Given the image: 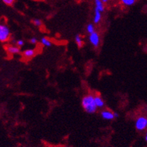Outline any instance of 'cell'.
Wrapping results in <instances>:
<instances>
[{
	"mask_svg": "<svg viewBox=\"0 0 147 147\" xmlns=\"http://www.w3.org/2000/svg\"><path fill=\"white\" fill-rule=\"evenodd\" d=\"M95 102L98 109H103L105 107V102L104 99L100 95H95Z\"/></svg>",
	"mask_w": 147,
	"mask_h": 147,
	"instance_id": "ba28073f",
	"label": "cell"
},
{
	"mask_svg": "<svg viewBox=\"0 0 147 147\" xmlns=\"http://www.w3.org/2000/svg\"><path fill=\"white\" fill-rule=\"evenodd\" d=\"M145 140H146V141L147 142V133L146 134V135H145Z\"/></svg>",
	"mask_w": 147,
	"mask_h": 147,
	"instance_id": "44dd1931",
	"label": "cell"
},
{
	"mask_svg": "<svg viewBox=\"0 0 147 147\" xmlns=\"http://www.w3.org/2000/svg\"><path fill=\"white\" fill-rule=\"evenodd\" d=\"M101 116L102 119L105 120H108V121H111V120L114 119L115 116L114 113L113 111L110 110H103L101 111Z\"/></svg>",
	"mask_w": 147,
	"mask_h": 147,
	"instance_id": "5b68a950",
	"label": "cell"
},
{
	"mask_svg": "<svg viewBox=\"0 0 147 147\" xmlns=\"http://www.w3.org/2000/svg\"><path fill=\"white\" fill-rule=\"evenodd\" d=\"M89 41L92 45L95 48H98L100 46L101 44V38H100V35L97 32H94L89 34Z\"/></svg>",
	"mask_w": 147,
	"mask_h": 147,
	"instance_id": "277c9868",
	"label": "cell"
},
{
	"mask_svg": "<svg viewBox=\"0 0 147 147\" xmlns=\"http://www.w3.org/2000/svg\"><path fill=\"white\" fill-rule=\"evenodd\" d=\"M36 53L35 49H27L23 52V56L26 59H30L36 55Z\"/></svg>",
	"mask_w": 147,
	"mask_h": 147,
	"instance_id": "8992f818",
	"label": "cell"
},
{
	"mask_svg": "<svg viewBox=\"0 0 147 147\" xmlns=\"http://www.w3.org/2000/svg\"><path fill=\"white\" fill-rule=\"evenodd\" d=\"M101 19H102V13L99 11L95 10L94 17H93V23L94 24H98L101 21Z\"/></svg>",
	"mask_w": 147,
	"mask_h": 147,
	"instance_id": "9c48e42d",
	"label": "cell"
},
{
	"mask_svg": "<svg viewBox=\"0 0 147 147\" xmlns=\"http://www.w3.org/2000/svg\"><path fill=\"white\" fill-rule=\"evenodd\" d=\"M135 128L139 131H143L147 128V118L146 116H139L135 121Z\"/></svg>",
	"mask_w": 147,
	"mask_h": 147,
	"instance_id": "3957f363",
	"label": "cell"
},
{
	"mask_svg": "<svg viewBox=\"0 0 147 147\" xmlns=\"http://www.w3.org/2000/svg\"><path fill=\"white\" fill-rule=\"evenodd\" d=\"M29 42H30L31 45H37V43H38V39H37L36 38H35V37H33V38H31L29 39Z\"/></svg>",
	"mask_w": 147,
	"mask_h": 147,
	"instance_id": "ac0fdd59",
	"label": "cell"
},
{
	"mask_svg": "<svg viewBox=\"0 0 147 147\" xmlns=\"http://www.w3.org/2000/svg\"><path fill=\"white\" fill-rule=\"evenodd\" d=\"M11 37V30L5 20L0 21V41L2 43L7 42Z\"/></svg>",
	"mask_w": 147,
	"mask_h": 147,
	"instance_id": "7a4b0ae2",
	"label": "cell"
},
{
	"mask_svg": "<svg viewBox=\"0 0 147 147\" xmlns=\"http://www.w3.org/2000/svg\"><path fill=\"white\" fill-rule=\"evenodd\" d=\"M32 23L36 27H40L42 25V22H41V20L39 19H34L32 20Z\"/></svg>",
	"mask_w": 147,
	"mask_h": 147,
	"instance_id": "9a60e30c",
	"label": "cell"
},
{
	"mask_svg": "<svg viewBox=\"0 0 147 147\" xmlns=\"http://www.w3.org/2000/svg\"><path fill=\"white\" fill-rule=\"evenodd\" d=\"M86 32H87L89 34H91V33L95 32V26H94V23H89L87 26H86Z\"/></svg>",
	"mask_w": 147,
	"mask_h": 147,
	"instance_id": "4fadbf2b",
	"label": "cell"
},
{
	"mask_svg": "<svg viewBox=\"0 0 147 147\" xmlns=\"http://www.w3.org/2000/svg\"><path fill=\"white\" fill-rule=\"evenodd\" d=\"M120 1L124 5L128 6V7L132 6L136 2V0H120Z\"/></svg>",
	"mask_w": 147,
	"mask_h": 147,
	"instance_id": "5bb4252c",
	"label": "cell"
},
{
	"mask_svg": "<svg viewBox=\"0 0 147 147\" xmlns=\"http://www.w3.org/2000/svg\"><path fill=\"white\" fill-rule=\"evenodd\" d=\"M81 105L84 111L89 114L95 113L98 110V107L95 102V96L92 94L84 95L82 98Z\"/></svg>",
	"mask_w": 147,
	"mask_h": 147,
	"instance_id": "6da1fadb",
	"label": "cell"
},
{
	"mask_svg": "<svg viewBox=\"0 0 147 147\" xmlns=\"http://www.w3.org/2000/svg\"><path fill=\"white\" fill-rule=\"evenodd\" d=\"M14 43H15L16 46L19 47L20 48V47H22L23 46H24V45H25V42H24V41H23V40H22V39H20V40H18V41H14Z\"/></svg>",
	"mask_w": 147,
	"mask_h": 147,
	"instance_id": "2e32d148",
	"label": "cell"
},
{
	"mask_svg": "<svg viewBox=\"0 0 147 147\" xmlns=\"http://www.w3.org/2000/svg\"><path fill=\"white\" fill-rule=\"evenodd\" d=\"M101 1H102L105 4H106V3H107V2H109V0H101Z\"/></svg>",
	"mask_w": 147,
	"mask_h": 147,
	"instance_id": "ffe728a7",
	"label": "cell"
},
{
	"mask_svg": "<svg viewBox=\"0 0 147 147\" xmlns=\"http://www.w3.org/2000/svg\"><path fill=\"white\" fill-rule=\"evenodd\" d=\"M2 1L7 5H12L14 2V0H2Z\"/></svg>",
	"mask_w": 147,
	"mask_h": 147,
	"instance_id": "e0dca14e",
	"label": "cell"
},
{
	"mask_svg": "<svg viewBox=\"0 0 147 147\" xmlns=\"http://www.w3.org/2000/svg\"><path fill=\"white\" fill-rule=\"evenodd\" d=\"M114 113V116H115V119L116 118H119V114L117 112H113Z\"/></svg>",
	"mask_w": 147,
	"mask_h": 147,
	"instance_id": "d6986e66",
	"label": "cell"
},
{
	"mask_svg": "<svg viewBox=\"0 0 147 147\" xmlns=\"http://www.w3.org/2000/svg\"><path fill=\"white\" fill-rule=\"evenodd\" d=\"M41 44L43 45V46L46 47H51L53 45V42L48 39L46 37H43L41 39Z\"/></svg>",
	"mask_w": 147,
	"mask_h": 147,
	"instance_id": "7c38bea8",
	"label": "cell"
},
{
	"mask_svg": "<svg viewBox=\"0 0 147 147\" xmlns=\"http://www.w3.org/2000/svg\"><path fill=\"white\" fill-rule=\"evenodd\" d=\"M95 10L103 13L105 11V3L101 0H95Z\"/></svg>",
	"mask_w": 147,
	"mask_h": 147,
	"instance_id": "30bf717a",
	"label": "cell"
},
{
	"mask_svg": "<svg viewBox=\"0 0 147 147\" xmlns=\"http://www.w3.org/2000/svg\"><path fill=\"white\" fill-rule=\"evenodd\" d=\"M74 41H75V43L78 46V47H82L83 46V45H84L83 38H82V36L80 34H77L74 36Z\"/></svg>",
	"mask_w": 147,
	"mask_h": 147,
	"instance_id": "8fae6325",
	"label": "cell"
},
{
	"mask_svg": "<svg viewBox=\"0 0 147 147\" xmlns=\"http://www.w3.org/2000/svg\"><path fill=\"white\" fill-rule=\"evenodd\" d=\"M6 51L7 52L11 55H15L18 54L20 53V48L18 46H14V45H9V46L7 47L6 48Z\"/></svg>",
	"mask_w": 147,
	"mask_h": 147,
	"instance_id": "52a82bcc",
	"label": "cell"
}]
</instances>
